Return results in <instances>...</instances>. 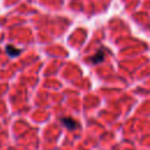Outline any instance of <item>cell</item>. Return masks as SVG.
<instances>
[{"label":"cell","instance_id":"1","mask_svg":"<svg viewBox=\"0 0 150 150\" xmlns=\"http://www.w3.org/2000/svg\"><path fill=\"white\" fill-rule=\"evenodd\" d=\"M61 122L68 128V129H74L77 124H76V122L74 121V120H71V118H69V117H66V118H62L61 120Z\"/></svg>","mask_w":150,"mask_h":150},{"label":"cell","instance_id":"2","mask_svg":"<svg viewBox=\"0 0 150 150\" xmlns=\"http://www.w3.org/2000/svg\"><path fill=\"white\" fill-rule=\"evenodd\" d=\"M6 50H7V54H8L9 56H15V55L20 54V49H16L15 47H13V46H11V45L7 46Z\"/></svg>","mask_w":150,"mask_h":150}]
</instances>
